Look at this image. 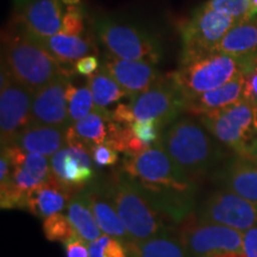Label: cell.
<instances>
[{
	"mask_svg": "<svg viewBox=\"0 0 257 257\" xmlns=\"http://www.w3.org/2000/svg\"><path fill=\"white\" fill-rule=\"evenodd\" d=\"M121 168L140 184L163 217L175 221L189 217L194 208L197 184L176 167L162 141L138 155L125 156Z\"/></svg>",
	"mask_w": 257,
	"mask_h": 257,
	"instance_id": "cell-1",
	"label": "cell"
},
{
	"mask_svg": "<svg viewBox=\"0 0 257 257\" xmlns=\"http://www.w3.org/2000/svg\"><path fill=\"white\" fill-rule=\"evenodd\" d=\"M162 146L176 167L195 184L226 157L221 144L191 114L165 128Z\"/></svg>",
	"mask_w": 257,
	"mask_h": 257,
	"instance_id": "cell-2",
	"label": "cell"
},
{
	"mask_svg": "<svg viewBox=\"0 0 257 257\" xmlns=\"http://www.w3.org/2000/svg\"><path fill=\"white\" fill-rule=\"evenodd\" d=\"M2 43V64L15 80L34 93L61 75H70L62 63L21 27L5 32Z\"/></svg>",
	"mask_w": 257,
	"mask_h": 257,
	"instance_id": "cell-3",
	"label": "cell"
},
{
	"mask_svg": "<svg viewBox=\"0 0 257 257\" xmlns=\"http://www.w3.org/2000/svg\"><path fill=\"white\" fill-rule=\"evenodd\" d=\"M256 57H233L225 54H204L181 59L173 79L186 102L216 89L251 69Z\"/></svg>",
	"mask_w": 257,
	"mask_h": 257,
	"instance_id": "cell-4",
	"label": "cell"
},
{
	"mask_svg": "<svg viewBox=\"0 0 257 257\" xmlns=\"http://www.w3.org/2000/svg\"><path fill=\"white\" fill-rule=\"evenodd\" d=\"M107 184L115 210L133 242L166 232L163 216L152 204L140 184L123 168L114 170Z\"/></svg>",
	"mask_w": 257,
	"mask_h": 257,
	"instance_id": "cell-5",
	"label": "cell"
},
{
	"mask_svg": "<svg viewBox=\"0 0 257 257\" xmlns=\"http://www.w3.org/2000/svg\"><path fill=\"white\" fill-rule=\"evenodd\" d=\"M198 119L234 155L257 156V105L242 98L223 110L201 115Z\"/></svg>",
	"mask_w": 257,
	"mask_h": 257,
	"instance_id": "cell-6",
	"label": "cell"
},
{
	"mask_svg": "<svg viewBox=\"0 0 257 257\" xmlns=\"http://www.w3.org/2000/svg\"><path fill=\"white\" fill-rule=\"evenodd\" d=\"M95 31L106 50L119 59L143 61L155 66L162 59L160 40L143 29L112 19H98Z\"/></svg>",
	"mask_w": 257,
	"mask_h": 257,
	"instance_id": "cell-7",
	"label": "cell"
},
{
	"mask_svg": "<svg viewBox=\"0 0 257 257\" xmlns=\"http://www.w3.org/2000/svg\"><path fill=\"white\" fill-rule=\"evenodd\" d=\"M179 239L189 257H245L243 232L224 225L191 219L181 227Z\"/></svg>",
	"mask_w": 257,
	"mask_h": 257,
	"instance_id": "cell-8",
	"label": "cell"
},
{
	"mask_svg": "<svg viewBox=\"0 0 257 257\" xmlns=\"http://www.w3.org/2000/svg\"><path fill=\"white\" fill-rule=\"evenodd\" d=\"M238 21L202 4L182 23L180 34L182 40L181 59H188L213 53L225 35Z\"/></svg>",
	"mask_w": 257,
	"mask_h": 257,
	"instance_id": "cell-9",
	"label": "cell"
},
{
	"mask_svg": "<svg viewBox=\"0 0 257 257\" xmlns=\"http://www.w3.org/2000/svg\"><path fill=\"white\" fill-rule=\"evenodd\" d=\"M186 100L172 73L161 78L147 91L130 98L128 107L134 121L156 120L167 127L185 112Z\"/></svg>",
	"mask_w": 257,
	"mask_h": 257,
	"instance_id": "cell-10",
	"label": "cell"
},
{
	"mask_svg": "<svg viewBox=\"0 0 257 257\" xmlns=\"http://www.w3.org/2000/svg\"><path fill=\"white\" fill-rule=\"evenodd\" d=\"M34 92L19 83L2 64L0 76V141L2 148L11 146L31 121Z\"/></svg>",
	"mask_w": 257,
	"mask_h": 257,
	"instance_id": "cell-11",
	"label": "cell"
},
{
	"mask_svg": "<svg viewBox=\"0 0 257 257\" xmlns=\"http://www.w3.org/2000/svg\"><path fill=\"white\" fill-rule=\"evenodd\" d=\"M198 223L218 224L245 232L257 225V206L229 189L213 192L195 214Z\"/></svg>",
	"mask_w": 257,
	"mask_h": 257,
	"instance_id": "cell-12",
	"label": "cell"
},
{
	"mask_svg": "<svg viewBox=\"0 0 257 257\" xmlns=\"http://www.w3.org/2000/svg\"><path fill=\"white\" fill-rule=\"evenodd\" d=\"M50 175L57 184L73 195L83 191L94 181L91 150L67 135V147L49 159Z\"/></svg>",
	"mask_w": 257,
	"mask_h": 257,
	"instance_id": "cell-13",
	"label": "cell"
},
{
	"mask_svg": "<svg viewBox=\"0 0 257 257\" xmlns=\"http://www.w3.org/2000/svg\"><path fill=\"white\" fill-rule=\"evenodd\" d=\"M70 75L64 74L34 93L30 124L68 128L70 119L67 101V86Z\"/></svg>",
	"mask_w": 257,
	"mask_h": 257,
	"instance_id": "cell-14",
	"label": "cell"
},
{
	"mask_svg": "<svg viewBox=\"0 0 257 257\" xmlns=\"http://www.w3.org/2000/svg\"><path fill=\"white\" fill-rule=\"evenodd\" d=\"M101 67L118 82L130 98L147 91L161 78V73L155 64L119 59L108 51L102 55Z\"/></svg>",
	"mask_w": 257,
	"mask_h": 257,
	"instance_id": "cell-15",
	"label": "cell"
},
{
	"mask_svg": "<svg viewBox=\"0 0 257 257\" xmlns=\"http://www.w3.org/2000/svg\"><path fill=\"white\" fill-rule=\"evenodd\" d=\"M64 11L63 0H30L22 6L16 22L32 36L51 37L61 32Z\"/></svg>",
	"mask_w": 257,
	"mask_h": 257,
	"instance_id": "cell-16",
	"label": "cell"
},
{
	"mask_svg": "<svg viewBox=\"0 0 257 257\" xmlns=\"http://www.w3.org/2000/svg\"><path fill=\"white\" fill-rule=\"evenodd\" d=\"M89 202L102 234L114 237L128 245L133 239L125 229L112 200L108 184H91L82 191Z\"/></svg>",
	"mask_w": 257,
	"mask_h": 257,
	"instance_id": "cell-17",
	"label": "cell"
},
{
	"mask_svg": "<svg viewBox=\"0 0 257 257\" xmlns=\"http://www.w3.org/2000/svg\"><path fill=\"white\" fill-rule=\"evenodd\" d=\"M120 125L113 120L111 111L95 106V110L87 117L70 125L67 128V135L78 140L89 150L98 144H108L112 147Z\"/></svg>",
	"mask_w": 257,
	"mask_h": 257,
	"instance_id": "cell-18",
	"label": "cell"
},
{
	"mask_svg": "<svg viewBox=\"0 0 257 257\" xmlns=\"http://www.w3.org/2000/svg\"><path fill=\"white\" fill-rule=\"evenodd\" d=\"M226 189L257 206V156L234 155L219 172Z\"/></svg>",
	"mask_w": 257,
	"mask_h": 257,
	"instance_id": "cell-19",
	"label": "cell"
},
{
	"mask_svg": "<svg viewBox=\"0 0 257 257\" xmlns=\"http://www.w3.org/2000/svg\"><path fill=\"white\" fill-rule=\"evenodd\" d=\"M11 146L17 147L23 152L40 154L50 159L57 152L67 147V128L29 124L16 137Z\"/></svg>",
	"mask_w": 257,
	"mask_h": 257,
	"instance_id": "cell-20",
	"label": "cell"
},
{
	"mask_svg": "<svg viewBox=\"0 0 257 257\" xmlns=\"http://www.w3.org/2000/svg\"><path fill=\"white\" fill-rule=\"evenodd\" d=\"M74 195L49 176L46 182L29 193L25 199L24 210L40 219L67 210Z\"/></svg>",
	"mask_w": 257,
	"mask_h": 257,
	"instance_id": "cell-21",
	"label": "cell"
},
{
	"mask_svg": "<svg viewBox=\"0 0 257 257\" xmlns=\"http://www.w3.org/2000/svg\"><path fill=\"white\" fill-rule=\"evenodd\" d=\"M245 74L237 76L236 79L231 80L220 87L204 93L197 99L187 101L185 105V112L193 117H201L223 110L240 100L243 98Z\"/></svg>",
	"mask_w": 257,
	"mask_h": 257,
	"instance_id": "cell-22",
	"label": "cell"
},
{
	"mask_svg": "<svg viewBox=\"0 0 257 257\" xmlns=\"http://www.w3.org/2000/svg\"><path fill=\"white\" fill-rule=\"evenodd\" d=\"M32 36V35H31ZM42 47L62 64H74L87 55H98L95 42L91 37L57 34L51 37L32 36Z\"/></svg>",
	"mask_w": 257,
	"mask_h": 257,
	"instance_id": "cell-23",
	"label": "cell"
},
{
	"mask_svg": "<svg viewBox=\"0 0 257 257\" xmlns=\"http://www.w3.org/2000/svg\"><path fill=\"white\" fill-rule=\"evenodd\" d=\"M214 51L233 57H257V17L238 22Z\"/></svg>",
	"mask_w": 257,
	"mask_h": 257,
	"instance_id": "cell-24",
	"label": "cell"
},
{
	"mask_svg": "<svg viewBox=\"0 0 257 257\" xmlns=\"http://www.w3.org/2000/svg\"><path fill=\"white\" fill-rule=\"evenodd\" d=\"M127 249L130 257H189L180 239L167 231L140 242H131Z\"/></svg>",
	"mask_w": 257,
	"mask_h": 257,
	"instance_id": "cell-25",
	"label": "cell"
},
{
	"mask_svg": "<svg viewBox=\"0 0 257 257\" xmlns=\"http://www.w3.org/2000/svg\"><path fill=\"white\" fill-rule=\"evenodd\" d=\"M66 211L67 217L75 232L86 242L92 243L93 240L101 236L102 232L100 227L96 223L89 202L82 191L74 195Z\"/></svg>",
	"mask_w": 257,
	"mask_h": 257,
	"instance_id": "cell-26",
	"label": "cell"
},
{
	"mask_svg": "<svg viewBox=\"0 0 257 257\" xmlns=\"http://www.w3.org/2000/svg\"><path fill=\"white\" fill-rule=\"evenodd\" d=\"M87 85L91 89L96 107L106 108L108 105L127 96L126 92L101 66L94 74L88 76Z\"/></svg>",
	"mask_w": 257,
	"mask_h": 257,
	"instance_id": "cell-27",
	"label": "cell"
},
{
	"mask_svg": "<svg viewBox=\"0 0 257 257\" xmlns=\"http://www.w3.org/2000/svg\"><path fill=\"white\" fill-rule=\"evenodd\" d=\"M67 101H68V113L70 125L87 117L95 110L94 99L88 85L83 87H75L69 81L67 86Z\"/></svg>",
	"mask_w": 257,
	"mask_h": 257,
	"instance_id": "cell-28",
	"label": "cell"
},
{
	"mask_svg": "<svg viewBox=\"0 0 257 257\" xmlns=\"http://www.w3.org/2000/svg\"><path fill=\"white\" fill-rule=\"evenodd\" d=\"M43 232L48 240L61 243L67 242L78 234L70 224L67 214H63L62 212L53 214L43 220Z\"/></svg>",
	"mask_w": 257,
	"mask_h": 257,
	"instance_id": "cell-29",
	"label": "cell"
},
{
	"mask_svg": "<svg viewBox=\"0 0 257 257\" xmlns=\"http://www.w3.org/2000/svg\"><path fill=\"white\" fill-rule=\"evenodd\" d=\"M89 257H130V253L124 242L107 234H101L89 243Z\"/></svg>",
	"mask_w": 257,
	"mask_h": 257,
	"instance_id": "cell-30",
	"label": "cell"
},
{
	"mask_svg": "<svg viewBox=\"0 0 257 257\" xmlns=\"http://www.w3.org/2000/svg\"><path fill=\"white\" fill-rule=\"evenodd\" d=\"M130 126L133 128L134 134L149 148L154 147L162 141L165 127L160 123H157L156 120L134 121L130 124Z\"/></svg>",
	"mask_w": 257,
	"mask_h": 257,
	"instance_id": "cell-31",
	"label": "cell"
},
{
	"mask_svg": "<svg viewBox=\"0 0 257 257\" xmlns=\"http://www.w3.org/2000/svg\"><path fill=\"white\" fill-rule=\"evenodd\" d=\"M83 32H85V23H83V14L81 5H67L63 16L62 29H61L60 34L73 35V36H82Z\"/></svg>",
	"mask_w": 257,
	"mask_h": 257,
	"instance_id": "cell-32",
	"label": "cell"
},
{
	"mask_svg": "<svg viewBox=\"0 0 257 257\" xmlns=\"http://www.w3.org/2000/svg\"><path fill=\"white\" fill-rule=\"evenodd\" d=\"M207 8L229 15L236 21L245 19L249 10V0H208L205 3Z\"/></svg>",
	"mask_w": 257,
	"mask_h": 257,
	"instance_id": "cell-33",
	"label": "cell"
},
{
	"mask_svg": "<svg viewBox=\"0 0 257 257\" xmlns=\"http://www.w3.org/2000/svg\"><path fill=\"white\" fill-rule=\"evenodd\" d=\"M91 156L94 165L99 167L114 166L119 161V154L108 144H98L92 147Z\"/></svg>",
	"mask_w": 257,
	"mask_h": 257,
	"instance_id": "cell-34",
	"label": "cell"
},
{
	"mask_svg": "<svg viewBox=\"0 0 257 257\" xmlns=\"http://www.w3.org/2000/svg\"><path fill=\"white\" fill-rule=\"evenodd\" d=\"M67 257H89V243L79 234L63 243Z\"/></svg>",
	"mask_w": 257,
	"mask_h": 257,
	"instance_id": "cell-35",
	"label": "cell"
},
{
	"mask_svg": "<svg viewBox=\"0 0 257 257\" xmlns=\"http://www.w3.org/2000/svg\"><path fill=\"white\" fill-rule=\"evenodd\" d=\"M243 98L257 105V57L252 64L251 69L245 74Z\"/></svg>",
	"mask_w": 257,
	"mask_h": 257,
	"instance_id": "cell-36",
	"label": "cell"
},
{
	"mask_svg": "<svg viewBox=\"0 0 257 257\" xmlns=\"http://www.w3.org/2000/svg\"><path fill=\"white\" fill-rule=\"evenodd\" d=\"M100 60L96 55H87L76 61L74 64L75 72L83 76H91L96 70L100 68Z\"/></svg>",
	"mask_w": 257,
	"mask_h": 257,
	"instance_id": "cell-37",
	"label": "cell"
},
{
	"mask_svg": "<svg viewBox=\"0 0 257 257\" xmlns=\"http://www.w3.org/2000/svg\"><path fill=\"white\" fill-rule=\"evenodd\" d=\"M243 251L245 257H257V225L243 232Z\"/></svg>",
	"mask_w": 257,
	"mask_h": 257,
	"instance_id": "cell-38",
	"label": "cell"
},
{
	"mask_svg": "<svg viewBox=\"0 0 257 257\" xmlns=\"http://www.w3.org/2000/svg\"><path fill=\"white\" fill-rule=\"evenodd\" d=\"M257 16V0H249V10L245 19L255 18ZM244 19V21H245Z\"/></svg>",
	"mask_w": 257,
	"mask_h": 257,
	"instance_id": "cell-39",
	"label": "cell"
},
{
	"mask_svg": "<svg viewBox=\"0 0 257 257\" xmlns=\"http://www.w3.org/2000/svg\"><path fill=\"white\" fill-rule=\"evenodd\" d=\"M15 2H16V5H17L18 8H22V6L30 2V0H15Z\"/></svg>",
	"mask_w": 257,
	"mask_h": 257,
	"instance_id": "cell-40",
	"label": "cell"
},
{
	"mask_svg": "<svg viewBox=\"0 0 257 257\" xmlns=\"http://www.w3.org/2000/svg\"><path fill=\"white\" fill-rule=\"evenodd\" d=\"M256 155H257V147H256Z\"/></svg>",
	"mask_w": 257,
	"mask_h": 257,
	"instance_id": "cell-41",
	"label": "cell"
}]
</instances>
